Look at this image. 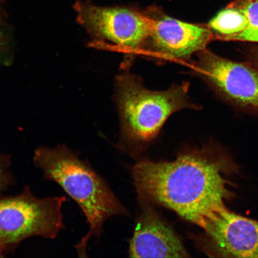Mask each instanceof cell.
Masks as SVG:
<instances>
[{"mask_svg":"<svg viewBox=\"0 0 258 258\" xmlns=\"http://www.w3.org/2000/svg\"><path fill=\"white\" fill-rule=\"evenodd\" d=\"M225 167L221 161L196 152L173 161L142 160L132 173L140 201L168 208L203 228L230 196Z\"/></svg>","mask_w":258,"mask_h":258,"instance_id":"1","label":"cell"},{"mask_svg":"<svg viewBox=\"0 0 258 258\" xmlns=\"http://www.w3.org/2000/svg\"><path fill=\"white\" fill-rule=\"evenodd\" d=\"M34 161L48 179L53 180L77 203L90 225L76 248L85 257L90 237L101 234L104 222L115 215H128L104 180L66 146L41 148Z\"/></svg>","mask_w":258,"mask_h":258,"instance_id":"2","label":"cell"},{"mask_svg":"<svg viewBox=\"0 0 258 258\" xmlns=\"http://www.w3.org/2000/svg\"><path fill=\"white\" fill-rule=\"evenodd\" d=\"M130 64L124 63L115 82L122 134L134 143H147L157 137L171 115L191 107L189 86L182 83L163 91L147 89L140 77L130 72Z\"/></svg>","mask_w":258,"mask_h":258,"instance_id":"3","label":"cell"},{"mask_svg":"<svg viewBox=\"0 0 258 258\" xmlns=\"http://www.w3.org/2000/svg\"><path fill=\"white\" fill-rule=\"evenodd\" d=\"M64 198L38 199L30 190L0 198V247L4 250L32 236L54 238L63 228Z\"/></svg>","mask_w":258,"mask_h":258,"instance_id":"4","label":"cell"},{"mask_svg":"<svg viewBox=\"0 0 258 258\" xmlns=\"http://www.w3.org/2000/svg\"><path fill=\"white\" fill-rule=\"evenodd\" d=\"M74 8L77 22L95 43L113 45L131 55L143 49L151 30L150 18L145 9L104 7L89 2H77Z\"/></svg>","mask_w":258,"mask_h":258,"instance_id":"5","label":"cell"},{"mask_svg":"<svg viewBox=\"0 0 258 258\" xmlns=\"http://www.w3.org/2000/svg\"><path fill=\"white\" fill-rule=\"evenodd\" d=\"M145 11L150 18L151 30L141 51L158 62L188 59L206 49L214 37L208 26L179 21L156 6Z\"/></svg>","mask_w":258,"mask_h":258,"instance_id":"6","label":"cell"},{"mask_svg":"<svg viewBox=\"0 0 258 258\" xmlns=\"http://www.w3.org/2000/svg\"><path fill=\"white\" fill-rule=\"evenodd\" d=\"M213 251L225 257H258V221L225 207L209 217L203 227Z\"/></svg>","mask_w":258,"mask_h":258,"instance_id":"7","label":"cell"},{"mask_svg":"<svg viewBox=\"0 0 258 258\" xmlns=\"http://www.w3.org/2000/svg\"><path fill=\"white\" fill-rule=\"evenodd\" d=\"M199 56L197 69L225 96L238 104L258 107V70L206 49L199 52Z\"/></svg>","mask_w":258,"mask_h":258,"instance_id":"8","label":"cell"},{"mask_svg":"<svg viewBox=\"0 0 258 258\" xmlns=\"http://www.w3.org/2000/svg\"><path fill=\"white\" fill-rule=\"evenodd\" d=\"M143 210L129 246L131 257H186L188 253L170 226L151 203L140 201Z\"/></svg>","mask_w":258,"mask_h":258,"instance_id":"9","label":"cell"},{"mask_svg":"<svg viewBox=\"0 0 258 258\" xmlns=\"http://www.w3.org/2000/svg\"><path fill=\"white\" fill-rule=\"evenodd\" d=\"M248 24L249 22L243 12L228 5L210 21L208 27L220 34L219 39L231 41L246 30Z\"/></svg>","mask_w":258,"mask_h":258,"instance_id":"10","label":"cell"},{"mask_svg":"<svg viewBox=\"0 0 258 258\" xmlns=\"http://www.w3.org/2000/svg\"><path fill=\"white\" fill-rule=\"evenodd\" d=\"M229 6L240 10L249 22L246 30L233 40L258 42V0H234Z\"/></svg>","mask_w":258,"mask_h":258,"instance_id":"11","label":"cell"},{"mask_svg":"<svg viewBox=\"0 0 258 258\" xmlns=\"http://www.w3.org/2000/svg\"><path fill=\"white\" fill-rule=\"evenodd\" d=\"M11 182V177L5 165L0 160V194L8 186Z\"/></svg>","mask_w":258,"mask_h":258,"instance_id":"12","label":"cell"},{"mask_svg":"<svg viewBox=\"0 0 258 258\" xmlns=\"http://www.w3.org/2000/svg\"><path fill=\"white\" fill-rule=\"evenodd\" d=\"M254 58L256 63L258 64V49H257L256 51H254Z\"/></svg>","mask_w":258,"mask_h":258,"instance_id":"13","label":"cell"},{"mask_svg":"<svg viewBox=\"0 0 258 258\" xmlns=\"http://www.w3.org/2000/svg\"><path fill=\"white\" fill-rule=\"evenodd\" d=\"M4 251L5 250H3L1 247H0V257L3 256V251Z\"/></svg>","mask_w":258,"mask_h":258,"instance_id":"14","label":"cell"}]
</instances>
